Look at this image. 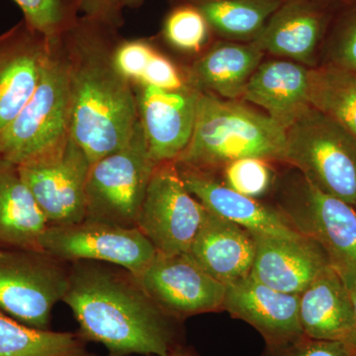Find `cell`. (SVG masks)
<instances>
[{
	"mask_svg": "<svg viewBox=\"0 0 356 356\" xmlns=\"http://www.w3.org/2000/svg\"><path fill=\"white\" fill-rule=\"evenodd\" d=\"M63 302L84 341L102 344L108 356H168L180 346L179 321L166 315L138 278L120 266L72 262Z\"/></svg>",
	"mask_w": 356,
	"mask_h": 356,
	"instance_id": "obj_1",
	"label": "cell"
},
{
	"mask_svg": "<svg viewBox=\"0 0 356 356\" xmlns=\"http://www.w3.org/2000/svg\"><path fill=\"white\" fill-rule=\"evenodd\" d=\"M116 33L83 16L63 34L70 60L72 137L90 165L121 149L139 120L133 84L114 65Z\"/></svg>",
	"mask_w": 356,
	"mask_h": 356,
	"instance_id": "obj_2",
	"label": "cell"
},
{
	"mask_svg": "<svg viewBox=\"0 0 356 356\" xmlns=\"http://www.w3.org/2000/svg\"><path fill=\"white\" fill-rule=\"evenodd\" d=\"M285 149L286 130L268 115L200 92L191 139L175 163L211 172L245 158L284 163Z\"/></svg>",
	"mask_w": 356,
	"mask_h": 356,
	"instance_id": "obj_3",
	"label": "cell"
},
{
	"mask_svg": "<svg viewBox=\"0 0 356 356\" xmlns=\"http://www.w3.org/2000/svg\"><path fill=\"white\" fill-rule=\"evenodd\" d=\"M70 60L62 36L50 50L34 95L0 134V158L16 165L58 153L72 137Z\"/></svg>",
	"mask_w": 356,
	"mask_h": 356,
	"instance_id": "obj_4",
	"label": "cell"
},
{
	"mask_svg": "<svg viewBox=\"0 0 356 356\" xmlns=\"http://www.w3.org/2000/svg\"><path fill=\"white\" fill-rule=\"evenodd\" d=\"M284 163L320 191L355 205L356 140L312 105L286 129Z\"/></svg>",
	"mask_w": 356,
	"mask_h": 356,
	"instance_id": "obj_5",
	"label": "cell"
},
{
	"mask_svg": "<svg viewBox=\"0 0 356 356\" xmlns=\"http://www.w3.org/2000/svg\"><path fill=\"white\" fill-rule=\"evenodd\" d=\"M156 166L138 120L132 136L121 149L90 165L86 187V219L136 228Z\"/></svg>",
	"mask_w": 356,
	"mask_h": 356,
	"instance_id": "obj_6",
	"label": "cell"
},
{
	"mask_svg": "<svg viewBox=\"0 0 356 356\" xmlns=\"http://www.w3.org/2000/svg\"><path fill=\"white\" fill-rule=\"evenodd\" d=\"M278 209L301 235L324 250L348 289L356 287V208L300 175L284 188Z\"/></svg>",
	"mask_w": 356,
	"mask_h": 356,
	"instance_id": "obj_7",
	"label": "cell"
},
{
	"mask_svg": "<svg viewBox=\"0 0 356 356\" xmlns=\"http://www.w3.org/2000/svg\"><path fill=\"white\" fill-rule=\"evenodd\" d=\"M65 264L43 250H2L0 313L33 329L49 330L51 310L69 288Z\"/></svg>",
	"mask_w": 356,
	"mask_h": 356,
	"instance_id": "obj_8",
	"label": "cell"
},
{
	"mask_svg": "<svg viewBox=\"0 0 356 356\" xmlns=\"http://www.w3.org/2000/svg\"><path fill=\"white\" fill-rule=\"evenodd\" d=\"M40 245L43 252L60 261L105 262L125 268L136 278L146 271L158 254L139 229L88 219L47 227Z\"/></svg>",
	"mask_w": 356,
	"mask_h": 356,
	"instance_id": "obj_9",
	"label": "cell"
},
{
	"mask_svg": "<svg viewBox=\"0 0 356 356\" xmlns=\"http://www.w3.org/2000/svg\"><path fill=\"white\" fill-rule=\"evenodd\" d=\"M207 210L188 191L175 161L159 163L147 186L136 228L156 252L186 254Z\"/></svg>",
	"mask_w": 356,
	"mask_h": 356,
	"instance_id": "obj_10",
	"label": "cell"
},
{
	"mask_svg": "<svg viewBox=\"0 0 356 356\" xmlns=\"http://www.w3.org/2000/svg\"><path fill=\"white\" fill-rule=\"evenodd\" d=\"M90 165L72 137L58 153L17 165L48 226L74 224L86 219V187Z\"/></svg>",
	"mask_w": 356,
	"mask_h": 356,
	"instance_id": "obj_11",
	"label": "cell"
},
{
	"mask_svg": "<svg viewBox=\"0 0 356 356\" xmlns=\"http://www.w3.org/2000/svg\"><path fill=\"white\" fill-rule=\"evenodd\" d=\"M166 315L182 321L222 308L227 286L206 273L188 252L156 254L138 278Z\"/></svg>",
	"mask_w": 356,
	"mask_h": 356,
	"instance_id": "obj_12",
	"label": "cell"
},
{
	"mask_svg": "<svg viewBox=\"0 0 356 356\" xmlns=\"http://www.w3.org/2000/svg\"><path fill=\"white\" fill-rule=\"evenodd\" d=\"M133 86L152 159L156 165L177 161L191 139L200 91L191 86L177 90Z\"/></svg>",
	"mask_w": 356,
	"mask_h": 356,
	"instance_id": "obj_13",
	"label": "cell"
},
{
	"mask_svg": "<svg viewBox=\"0 0 356 356\" xmlns=\"http://www.w3.org/2000/svg\"><path fill=\"white\" fill-rule=\"evenodd\" d=\"M336 4L317 0H284L252 43L264 53L310 69L316 67L317 53L336 13Z\"/></svg>",
	"mask_w": 356,
	"mask_h": 356,
	"instance_id": "obj_14",
	"label": "cell"
},
{
	"mask_svg": "<svg viewBox=\"0 0 356 356\" xmlns=\"http://www.w3.org/2000/svg\"><path fill=\"white\" fill-rule=\"evenodd\" d=\"M50 44L24 19L0 35V134L34 95Z\"/></svg>",
	"mask_w": 356,
	"mask_h": 356,
	"instance_id": "obj_15",
	"label": "cell"
},
{
	"mask_svg": "<svg viewBox=\"0 0 356 356\" xmlns=\"http://www.w3.org/2000/svg\"><path fill=\"white\" fill-rule=\"evenodd\" d=\"M222 309L257 329L267 348H280L304 336L299 322V295L274 290L250 274L227 286Z\"/></svg>",
	"mask_w": 356,
	"mask_h": 356,
	"instance_id": "obj_16",
	"label": "cell"
},
{
	"mask_svg": "<svg viewBox=\"0 0 356 356\" xmlns=\"http://www.w3.org/2000/svg\"><path fill=\"white\" fill-rule=\"evenodd\" d=\"M177 168L186 188L208 212L235 222L254 236L284 238L303 236L278 208L269 207L257 199L234 191L210 172L181 166Z\"/></svg>",
	"mask_w": 356,
	"mask_h": 356,
	"instance_id": "obj_17",
	"label": "cell"
},
{
	"mask_svg": "<svg viewBox=\"0 0 356 356\" xmlns=\"http://www.w3.org/2000/svg\"><path fill=\"white\" fill-rule=\"evenodd\" d=\"M254 238L255 254L250 275L277 291L301 294L325 267L330 266L324 250L305 236L296 238Z\"/></svg>",
	"mask_w": 356,
	"mask_h": 356,
	"instance_id": "obj_18",
	"label": "cell"
},
{
	"mask_svg": "<svg viewBox=\"0 0 356 356\" xmlns=\"http://www.w3.org/2000/svg\"><path fill=\"white\" fill-rule=\"evenodd\" d=\"M299 322L305 337L348 341L356 346L350 290L331 266L299 294Z\"/></svg>",
	"mask_w": 356,
	"mask_h": 356,
	"instance_id": "obj_19",
	"label": "cell"
},
{
	"mask_svg": "<svg viewBox=\"0 0 356 356\" xmlns=\"http://www.w3.org/2000/svg\"><path fill=\"white\" fill-rule=\"evenodd\" d=\"M188 254L206 273L228 286L250 275L255 241L247 229L207 211Z\"/></svg>",
	"mask_w": 356,
	"mask_h": 356,
	"instance_id": "obj_20",
	"label": "cell"
},
{
	"mask_svg": "<svg viewBox=\"0 0 356 356\" xmlns=\"http://www.w3.org/2000/svg\"><path fill=\"white\" fill-rule=\"evenodd\" d=\"M309 74L310 67L293 60L261 63L245 86L241 100L261 107L286 130L311 106Z\"/></svg>",
	"mask_w": 356,
	"mask_h": 356,
	"instance_id": "obj_21",
	"label": "cell"
},
{
	"mask_svg": "<svg viewBox=\"0 0 356 356\" xmlns=\"http://www.w3.org/2000/svg\"><path fill=\"white\" fill-rule=\"evenodd\" d=\"M264 55L252 42H218L184 72L188 83L200 92L222 99H242Z\"/></svg>",
	"mask_w": 356,
	"mask_h": 356,
	"instance_id": "obj_22",
	"label": "cell"
},
{
	"mask_svg": "<svg viewBox=\"0 0 356 356\" xmlns=\"http://www.w3.org/2000/svg\"><path fill=\"white\" fill-rule=\"evenodd\" d=\"M46 217L20 177L18 166L0 158V247L42 250Z\"/></svg>",
	"mask_w": 356,
	"mask_h": 356,
	"instance_id": "obj_23",
	"label": "cell"
},
{
	"mask_svg": "<svg viewBox=\"0 0 356 356\" xmlns=\"http://www.w3.org/2000/svg\"><path fill=\"white\" fill-rule=\"evenodd\" d=\"M284 0H189L227 41L252 42Z\"/></svg>",
	"mask_w": 356,
	"mask_h": 356,
	"instance_id": "obj_24",
	"label": "cell"
},
{
	"mask_svg": "<svg viewBox=\"0 0 356 356\" xmlns=\"http://www.w3.org/2000/svg\"><path fill=\"white\" fill-rule=\"evenodd\" d=\"M0 356H96L77 332L33 329L0 313Z\"/></svg>",
	"mask_w": 356,
	"mask_h": 356,
	"instance_id": "obj_25",
	"label": "cell"
},
{
	"mask_svg": "<svg viewBox=\"0 0 356 356\" xmlns=\"http://www.w3.org/2000/svg\"><path fill=\"white\" fill-rule=\"evenodd\" d=\"M309 100L356 140L355 74L332 65L312 67Z\"/></svg>",
	"mask_w": 356,
	"mask_h": 356,
	"instance_id": "obj_26",
	"label": "cell"
},
{
	"mask_svg": "<svg viewBox=\"0 0 356 356\" xmlns=\"http://www.w3.org/2000/svg\"><path fill=\"white\" fill-rule=\"evenodd\" d=\"M341 7L334 13L323 42V64L334 65L356 76V0H346Z\"/></svg>",
	"mask_w": 356,
	"mask_h": 356,
	"instance_id": "obj_27",
	"label": "cell"
},
{
	"mask_svg": "<svg viewBox=\"0 0 356 356\" xmlns=\"http://www.w3.org/2000/svg\"><path fill=\"white\" fill-rule=\"evenodd\" d=\"M33 29L54 39L62 36L79 20L81 0H14Z\"/></svg>",
	"mask_w": 356,
	"mask_h": 356,
	"instance_id": "obj_28",
	"label": "cell"
},
{
	"mask_svg": "<svg viewBox=\"0 0 356 356\" xmlns=\"http://www.w3.org/2000/svg\"><path fill=\"white\" fill-rule=\"evenodd\" d=\"M210 32V25L205 16L191 2L173 8L163 22L165 41L185 53L202 51L209 41Z\"/></svg>",
	"mask_w": 356,
	"mask_h": 356,
	"instance_id": "obj_29",
	"label": "cell"
},
{
	"mask_svg": "<svg viewBox=\"0 0 356 356\" xmlns=\"http://www.w3.org/2000/svg\"><path fill=\"white\" fill-rule=\"evenodd\" d=\"M270 161L259 158H245L224 166V184L234 191L257 199L271 188L274 172Z\"/></svg>",
	"mask_w": 356,
	"mask_h": 356,
	"instance_id": "obj_30",
	"label": "cell"
},
{
	"mask_svg": "<svg viewBox=\"0 0 356 356\" xmlns=\"http://www.w3.org/2000/svg\"><path fill=\"white\" fill-rule=\"evenodd\" d=\"M156 49L146 40H131L116 44L113 63L119 72L132 84L140 83Z\"/></svg>",
	"mask_w": 356,
	"mask_h": 356,
	"instance_id": "obj_31",
	"label": "cell"
},
{
	"mask_svg": "<svg viewBox=\"0 0 356 356\" xmlns=\"http://www.w3.org/2000/svg\"><path fill=\"white\" fill-rule=\"evenodd\" d=\"M264 356H356V346L348 341L303 336L298 341L280 348H267Z\"/></svg>",
	"mask_w": 356,
	"mask_h": 356,
	"instance_id": "obj_32",
	"label": "cell"
},
{
	"mask_svg": "<svg viewBox=\"0 0 356 356\" xmlns=\"http://www.w3.org/2000/svg\"><path fill=\"white\" fill-rule=\"evenodd\" d=\"M137 84L168 90H177L191 86L187 81L185 72L178 69L175 63L165 56L161 55L159 51H156L152 58L140 83Z\"/></svg>",
	"mask_w": 356,
	"mask_h": 356,
	"instance_id": "obj_33",
	"label": "cell"
},
{
	"mask_svg": "<svg viewBox=\"0 0 356 356\" xmlns=\"http://www.w3.org/2000/svg\"><path fill=\"white\" fill-rule=\"evenodd\" d=\"M124 0H81L83 17L118 29L123 23Z\"/></svg>",
	"mask_w": 356,
	"mask_h": 356,
	"instance_id": "obj_34",
	"label": "cell"
},
{
	"mask_svg": "<svg viewBox=\"0 0 356 356\" xmlns=\"http://www.w3.org/2000/svg\"><path fill=\"white\" fill-rule=\"evenodd\" d=\"M168 356H196L192 351L189 350L188 348H185L180 344L177 348L170 353Z\"/></svg>",
	"mask_w": 356,
	"mask_h": 356,
	"instance_id": "obj_35",
	"label": "cell"
},
{
	"mask_svg": "<svg viewBox=\"0 0 356 356\" xmlns=\"http://www.w3.org/2000/svg\"><path fill=\"white\" fill-rule=\"evenodd\" d=\"M144 0H124V8L129 7V8H135V7H139L142 6Z\"/></svg>",
	"mask_w": 356,
	"mask_h": 356,
	"instance_id": "obj_36",
	"label": "cell"
},
{
	"mask_svg": "<svg viewBox=\"0 0 356 356\" xmlns=\"http://www.w3.org/2000/svg\"><path fill=\"white\" fill-rule=\"evenodd\" d=\"M351 299H353V308L355 314V327H356V287L350 290Z\"/></svg>",
	"mask_w": 356,
	"mask_h": 356,
	"instance_id": "obj_37",
	"label": "cell"
},
{
	"mask_svg": "<svg viewBox=\"0 0 356 356\" xmlns=\"http://www.w3.org/2000/svg\"><path fill=\"white\" fill-rule=\"evenodd\" d=\"M317 1L327 2V3H343L339 0H317Z\"/></svg>",
	"mask_w": 356,
	"mask_h": 356,
	"instance_id": "obj_38",
	"label": "cell"
},
{
	"mask_svg": "<svg viewBox=\"0 0 356 356\" xmlns=\"http://www.w3.org/2000/svg\"><path fill=\"white\" fill-rule=\"evenodd\" d=\"M1 254H2V250H0V257H1Z\"/></svg>",
	"mask_w": 356,
	"mask_h": 356,
	"instance_id": "obj_39",
	"label": "cell"
},
{
	"mask_svg": "<svg viewBox=\"0 0 356 356\" xmlns=\"http://www.w3.org/2000/svg\"><path fill=\"white\" fill-rule=\"evenodd\" d=\"M339 1L344 2V1H346V0H339Z\"/></svg>",
	"mask_w": 356,
	"mask_h": 356,
	"instance_id": "obj_40",
	"label": "cell"
},
{
	"mask_svg": "<svg viewBox=\"0 0 356 356\" xmlns=\"http://www.w3.org/2000/svg\"><path fill=\"white\" fill-rule=\"evenodd\" d=\"M355 207L356 208V203H355Z\"/></svg>",
	"mask_w": 356,
	"mask_h": 356,
	"instance_id": "obj_41",
	"label": "cell"
}]
</instances>
